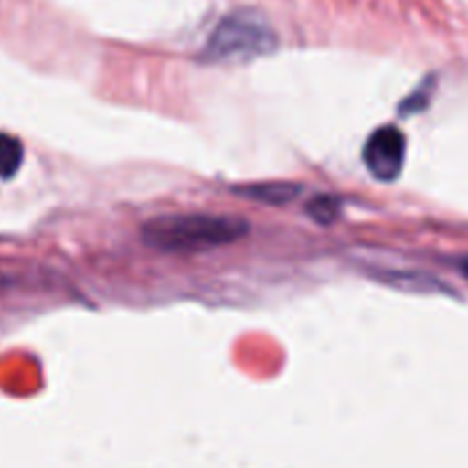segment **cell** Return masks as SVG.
Segmentation results:
<instances>
[{"instance_id": "6da1fadb", "label": "cell", "mask_w": 468, "mask_h": 468, "mask_svg": "<svg viewBox=\"0 0 468 468\" xmlns=\"http://www.w3.org/2000/svg\"><path fill=\"white\" fill-rule=\"evenodd\" d=\"M247 233L250 224L233 215L183 213L149 219L142 227V240L165 254H195L231 245Z\"/></svg>"}, {"instance_id": "7a4b0ae2", "label": "cell", "mask_w": 468, "mask_h": 468, "mask_svg": "<svg viewBox=\"0 0 468 468\" xmlns=\"http://www.w3.org/2000/svg\"><path fill=\"white\" fill-rule=\"evenodd\" d=\"M279 39L274 27L254 9H238L227 14L210 32L201 59L213 64H240L270 55Z\"/></svg>"}, {"instance_id": "3957f363", "label": "cell", "mask_w": 468, "mask_h": 468, "mask_svg": "<svg viewBox=\"0 0 468 468\" xmlns=\"http://www.w3.org/2000/svg\"><path fill=\"white\" fill-rule=\"evenodd\" d=\"M361 158H364V165L370 172V176H375L382 183H393L400 176L402 169H405V133L396 126H379L366 140Z\"/></svg>"}, {"instance_id": "277c9868", "label": "cell", "mask_w": 468, "mask_h": 468, "mask_svg": "<svg viewBox=\"0 0 468 468\" xmlns=\"http://www.w3.org/2000/svg\"><path fill=\"white\" fill-rule=\"evenodd\" d=\"M23 142L16 135L0 131V181H9L16 176V172L23 165Z\"/></svg>"}, {"instance_id": "5b68a950", "label": "cell", "mask_w": 468, "mask_h": 468, "mask_svg": "<svg viewBox=\"0 0 468 468\" xmlns=\"http://www.w3.org/2000/svg\"><path fill=\"white\" fill-rule=\"evenodd\" d=\"M240 192H245V195H250L256 201H265V204H286V201H291L300 192V187L288 186V183H274V186H256Z\"/></svg>"}, {"instance_id": "8992f818", "label": "cell", "mask_w": 468, "mask_h": 468, "mask_svg": "<svg viewBox=\"0 0 468 468\" xmlns=\"http://www.w3.org/2000/svg\"><path fill=\"white\" fill-rule=\"evenodd\" d=\"M306 210L311 213V218L315 219V222L320 224H332L334 219L338 218V213H341V201L336 199V197H315V199H311V204L306 206Z\"/></svg>"}, {"instance_id": "52a82bcc", "label": "cell", "mask_w": 468, "mask_h": 468, "mask_svg": "<svg viewBox=\"0 0 468 468\" xmlns=\"http://www.w3.org/2000/svg\"><path fill=\"white\" fill-rule=\"evenodd\" d=\"M460 268H462V274H464V277L468 279V256H466L464 261H462V263H460Z\"/></svg>"}]
</instances>
